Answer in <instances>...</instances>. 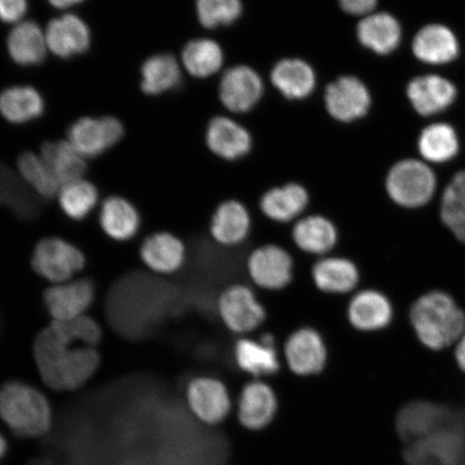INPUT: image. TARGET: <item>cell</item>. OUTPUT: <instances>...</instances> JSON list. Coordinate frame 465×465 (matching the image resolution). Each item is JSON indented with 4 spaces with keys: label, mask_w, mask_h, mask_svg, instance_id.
<instances>
[{
    "label": "cell",
    "mask_w": 465,
    "mask_h": 465,
    "mask_svg": "<svg viewBox=\"0 0 465 465\" xmlns=\"http://www.w3.org/2000/svg\"><path fill=\"white\" fill-rule=\"evenodd\" d=\"M272 83L291 100H302L315 89L316 75L304 61L283 60L272 73Z\"/></svg>",
    "instance_id": "cell-32"
},
{
    "label": "cell",
    "mask_w": 465,
    "mask_h": 465,
    "mask_svg": "<svg viewBox=\"0 0 465 465\" xmlns=\"http://www.w3.org/2000/svg\"><path fill=\"white\" fill-rule=\"evenodd\" d=\"M455 411L428 401H415L403 407L397 418V429L407 444L426 438L449 423Z\"/></svg>",
    "instance_id": "cell-16"
},
{
    "label": "cell",
    "mask_w": 465,
    "mask_h": 465,
    "mask_svg": "<svg viewBox=\"0 0 465 465\" xmlns=\"http://www.w3.org/2000/svg\"><path fill=\"white\" fill-rule=\"evenodd\" d=\"M100 224L106 235L116 242H127L141 228V216L133 203L124 197H108L100 212Z\"/></svg>",
    "instance_id": "cell-28"
},
{
    "label": "cell",
    "mask_w": 465,
    "mask_h": 465,
    "mask_svg": "<svg viewBox=\"0 0 465 465\" xmlns=\"http://www.w3.org/2000/svg\"><path fill=\"white\" fill-rule=\"evenodd\" d=\"M141 258L151 271L171 275L182 270L187 259V249L172 232H159L145 238L141 247Z\"/></svg>",
    "instance_id": "cell-24"
},
{
    "label": "cell",
    "mask_w": 465,
    "mask_h": 465,
    "mask_svg": "<svg viewBox=\"0 0 465 465\" xmlns=\"http://www.w3.org/2000/svg\"><path fill=\"white\" fill-rule=\"evenodd\" d=\"M44 113V98L33 86L15 85L0 93V114L10 124H25Z\"/></svg>",
    "instance_id": "cell-29"
},
{
    "label": "cell",
    "mask_w": 465,
    "mask_h": 465,
    "mask_svg": "<svg viewBox=\"0 0 465 465\" xmlns=\"http://www.w3.org/2000/svg\"><path fill=\"white\" fill-rule=\"evenodd\" d=\"M440 219L457 240L465 243V170L447 185L440 203Z\"/></svg>",
    "instance_id": "cell-35"
},
{
    "label": "cell",
    "mask_w": 465,
    "mask_h": 465,
    "mask_svg": "<svg viewBox=\"0 0 465 465\" xmlns=\"http://www.w3.org/2000/svg\"><path fill=\"white\" fill-rule=\"evenodd\" d=\"M247 272L255 286L275 292L288 288L292 282L294 260L287 249L266 243L249 254Z\"/></svg>",
    "instance_id": "cell-9"
},
{
    "label": "cell",
    "mask_w": 465,
    "mask_h": 465,
    "mask_svg": "<svg viewBox=\"0 0 465 465\" xmlns=\"http://www.w3.org/2000/svg\"><path fill=\"white\" fill-rule=\"evenodd\" d=\"M124 136V126L114 116H84L75 121L68 131V142L84 159L106 153Z\"/></svg>",
    "instance_id": "cell-11"
},
{
    "label": "cell",
    "mask_w": 465,
    "mask_h": 465,
    "mask_svg": "<svg viewBox=\"0 0 465 465\" xmlns=\"http://www.w3.org/2000/svg\"><path fill=\"white\" fill-rule=\"evenodd\" d=\"M223 63V50L211 39L192 40L183 51V66L196 78H206L216 74Z\"/></svg>",
    "instance_id": "cell-36"
},
{
    "label": "cell",
    "mask_w": 465,
    "mask_h": 465,
    "mask_svg": "<svg viewBox=\"0 0 465 465\" xmlns=\"http://www.w3.org/2000/svg\"><path fill=\"white\" fill-rule=\"evenodd\" d=\"M411 322L418 340L431 351L456 344L465 332V313L443 291H431L412 304Z\"/></svg>",
    "instance_id": "cell-2"
},
{
    "label": "cell",
    "mask_w": 465,
    "mask_h": 465,
    "mask_svg": "<svg viewBox=\"0 0 465 465\" xmlns=\"http://www.w3.org/2000/svg\"><path fill=\"white\" fill-rule=\"evenodd\" d=\"M325 104L336 120L351 122L368 114L371 96L366 86L356 77H341L327 87Z\"/></svg>",
    "instance_id": "cell-20"
},
{
    "label": "cell",
    "mask_w": 465,
    "mask_h": 465,
    "mask_svg": "<svg viewBox=\"0 0 465 465\" xmlns=\"http://www.w3.org/2000/svg\"><path fill=\"white\" fill-rule=\"evenodd\" d=\"M57 196L63 213L74 221L89 216L98 202L95 185L84 178L62 185Z\"/></svg>",
    "instance_id": "cell-37"
},
{
    "label": "cell",
    "mask_w": 465,
    "mask_h": 465,
    "mask_svg": "<svg viewBox=\"0 0 465 465\" xmlns=\"http://www.w3.org/2000/svg\"><path fill=\"white\" fill-rule=\"evenodd\" d=\"M232 358L237 368L254 380L274 376L282 369L276 340L270 333L262 335L258 340L240 337L232 348Z\"/></svg>",
    "instance_id": "cell-14"
},
{
    "label": "cell",
    "mask_w": 465,
    "mask_h": 465,
    "mask_svg": "<svg viewBox=\"0 0 465 465\" xmlns=\"http://www.w3.org/2000/svg\"><path fill=\"white\" fill-rule=\"evenodd\" d=\"M0 421L22 439H38L50 432L54 410L36 387L13 381L0 387Z\"/></svg>",
    "instance_id": "cell-3"
},
{
    "label": "cell",
    "mask_w": 465,
    "mask_h": 465,
    "mask_svg": "<svg viewBox=\"0 0 465 465\" xmlns=\"http://www.w3.org/2000/svg\"><path fill=\"white\" fill-rule=\"evenodd\" d=\"M185 399L192 414L211 426L223 422L231 414V393L219 378L194 377L185 388Z\"/></svg>",
    "instance_id": "cell-10"
},
{
    "label": "cell",
    "mask_w": 465,
    "mask_h": 465,
    "mask_svg": "<svg viewBox=\"0 0 465 465\" xmlns=\"http://www.w3.org/2000/svg\"><path fill=\"white\" fill-rule=\"evenodd\" d=\"M40 155L61 185L84 178L86 163L68 141L48 142L43 144Z\"/></svg>",
    "instance_id": "cell-33"
},
{
    "label": "cell",
    "mask_w": 465,
    "mask_h": 465,
    "mask_svg": "<svg viewBox=\"0 0 465 465\" xmlns=\"http://www.w3.org/2000/svg\"><path fill=\"white\" fill-rule=\"evenodd\" d=\"M75 345L54 322L36 337L35 361L40 377L52 391H78L96 373L101 358L95 347Z\"/></svg>",
    "instance_id": "cell-1"
},
{
    "label": "cell",
    "mask_w": 465,
    "mask_h": 465,
    "mask_svg": "<svg viewBox=\"0 0 465 465\" xmlns=\"http://www.w3.org/2000/svg\"><path fill=\"white\" fill-rule=\"evenodd\" d=\"M357 32L360 43L378 54H391L401 40L399 23L388 14L365 16L359 23Z\"/></svg>",
    "instance_id": "cell-31"
},
{
    "label": "cell",
    "mask_w": 465,
    "mask_h": 465,
    "mask_svg": "<svg viewBox=\"0 0 465 465\" xmlns=\"http://www.w3.org/2000/svg\"><path fill=\"white\" fill-rule=\"evenodd\" d=\"M84 0H48V3L56 9L65 10L83 4Z\"/></svg>",
    "instance_id": "cell-45"
},
{
    "label": "cell",
    "mask_w": 465,
    "mask_h": 465,
    "mask_svg": "<svg viewBox=\"0 0 465 465\" xmlns=\"http://www.w3.org/2000/svg\"><path fill=\"white\" fill-rule=\"evenodd\" d=\"M27 10V0H0V21L15 25L25 21Z\"/></svg>",
    "instance_id": "cell-42"
},
{
    "label": "cell",
    "mask_w": 465,
    "mask_h": 465,
    "mask_svg": "<svg viewBox=\"0 0 465 465\" xmlns=\"http://www.w3.org/2000/svg\"><path fill=\"white\" fill-rule=\"evenodd\" d=\"M458 138L452 127L433 124L427 127L420 139V151L424 159L432 163H445L458 153Z\"/></svg>",
    "instance_id": "cell-38"
},
{
    "label": "cell",
    "mask_w": 465,
    "mask_h": 465,
    "mask_svg": "<svg viewBox=\"0 0 465 465\" xmlns=\"http://www.w3.org/2000/svg\"><path fill=\"white\" fill-rule=\"evenodd\" d=\"M311 276L313 286L320 292L331 295L353 292L361 279L356 262L336 255L319 258L312 267Z\"/></svg>",
    "instance_id": "cell-18"
},
{
    "label": "cell",
    "mask_w": 465,
    "mask_h": 465,
    "mask_svg": "<svg viewBox=\"0 0 465 465\" xmlns=\"http://www.w3.org/2000/svg\"><path fill=\"white\" fill-rule=\"evenodd\" d=\"M278 407L274 388L264 381L253 380L242 387L238 398V421L250 431H261L274 422Z\"/></svg>",
    "instance_id": "cell-13"
},
{
    "label": "cell",
    "mask_w": 465,
    "mask_h": 465,
    "mask_svg": "<svg viewBox=\"0 0 465 465\" xmlns=\"http://www.w3.org/2000/svg\"><path fill=\"white\" fill-rule=\"evenodd\" d=\"M217 312L231 333L248 336L266 322L267 312L254 291L242 283L232 284L219 295Z\"/></svg>",
    "instance_id": "cell-6"
},
{
    "label": "cell",
    "mask_w": 465,
    "mask_h": 465,
    "mask_svg": "<svg viewBox=\"0 0 465 465\" xmlns=\"http://www.w3.org/2000/svg\"><path fill=\"white\" fill-rule=\"evenodd\" d=\"M412 50L420 61L439 65L455 60L459 48L455 35L449 28L428 25L417 34Z\"/></svg>",
    "instance_id": "cell-30"
},
{
    "label": "cell",
    "mask_w": 465,
    "mask_h": 465,
    "mask_svg": "<svg viewBox=\"0 0 465 465\" xmlns=\"http://www.w3.org/2000/svg\"><path fill=\"white\" fill-rule=\"evenodd\" d=\"M196 11L203 27L229 25L242 14L241 0H196Z\"/></svg>",
    "instance_id": "cell-40"
},
{
    "label": "cell",
    "mask_w": 465,
    "mask_h": 465,
    "mask_svg": "<svg viewBox=\"0 0 465 465\" xmlns=\"http://www.w3.org/2000/svg\"><path fill=\"white\" fill-rule=\"evenodd\" d=\"M141 74V87L148 95L171 91L182 81V69L176 57L167 54H155L145 60Z\"/></svg>",
    "instance_id": "cell-34"
},
{
    "label": "cell",
    "mask_w": 465,
    "mask_h": 465,
    "mask_svg": "<svg viewBox=\"0 0 465 465\" xmlns=\"http://www.w3.org/2000/svg\"><path fill=\"white\" fill-rule=\"evenodd\" d=\"M17 168L23 179L45 199H52L60 192L62 185L42 155L33 153H23L17 160Z\"/></svg>",
    "instance_id": "cell-39"
},
{
    "label": "cell",
    "mask_w": 465,
    "mask_h": 465,
    "mask_svg": "<svg viewBox=\"0 0 465 465\" xmlns=\"http://www.w3.org/2000/svg\"><path fill=\"white\" fill-rule=\"evenodd\" d=\"M404 457L411 465H465V411H456L444 427L407 444Z\"/></svg>",
    "instance_id": "cell-4"
},
{
    "label": "cell",
    "mask_w": 465,
    "mask_h": 465,
    "mask_svg": "<svg viewBox=\"0 0 465 465\" xmlns=\"http://www.w3.org/2000/svg\"><path fill=\"white\" fill-rule=\"evenodd\" d=\"M346 316L351 328L359 332H378L391 325L393 306L385 293L365 289L352 295L347 305Z\"/></svg>",
    "instance_id": "cell-15"
},
{
    "label": "cell",
    "mask_w": 465,
    "mask_h": 465,
    "mask_svg": "<svg viewBox=\"0 0 465 465\" xmlns=\"http://www.w3.org/2000/svg\"><path fill=\"white\" fill-rule=\"evenodd\" d=\"M74 344L95 347L102 341L103 333L100 324L91 317L83 316L71 322H54Z\"/></svg>",
    "instance_id": "cell-41"
},
{
    "label": "cell",
    "mask_w": 465,
    "mask_h": 465,
    "mask_svg": "<svg viewBox=\"0 0 465 465\" xmlns=\"http://www.w3.org/2000/svg\"><path fill=\"white\" fill-rule=\"evenodd\" d=\"M7 49L11 60L23 67L39 65L49 52L45 33L34 21H22L11 29Z\"/></svg>",
    "instance_id": "cell-25"
},
{
    "label": "cell",
    "mask_w": 465,
    "mask_h": 465,
    "mask_svg": "<svg viewBox=\"0 0 465 465\" xmlns=\"http://www.w3.org/2000/svg\"><path fill=\"white\" fill-rule=\"evenodd\" d=\"M263 93V83L252 68L236 66L229 69L220 84V98L234 113H246L257 104Z\"/></svg>",
    "instance_id": "cell-22"
},
{
    "label": "cell",
    "mask_w": 465,
    "mask_h": 465,
    "mask_svg": "<svg viewBox=\"0 0 465 465\" xmlns=\"http://www.w3.org/2000/svg\"><path fill=\"white\" fill-rule=\"evenodd\" d=\"M252 229V214L246 205L237 200L219 203L209 224L213 240L225 248L241 246L247 241Z\"/></svg>",
    "instance_id": "cell-19"
},
{
    "label": "cell",
    "mask_w": 465,
    "mask_h": 465,
    "mask_svg": "<svg viewBox=\"0 0 465 465\" xmlns=\"http://www.w3.org/2000/svg\"><path fill=\"white\" fill-rule=\"evenodd\" d=\"M207 144L214 154L225 160L234 161L249 153L252 148V137L236 122L219 116L208 125Z\"/></svg>",
    "instance_id": "cell-27"
},
{
    "label": "cell",
    "mask_w": 465,
    "mask_h": 465,
    "mask_svg": "<svg viewBox=\"0 0 465 465\" xmlns=\"http://www.w3.org/2000/svg\"><path fill=\"white\" fill-rule=\"evenodd\" d=\"M85 257L80 249L62 238H45L37 243L32 266L38 275L51 282L73 281L84 269Z\"/></svg>",
    "instance_id": "cell-7"
},
{
    "label": "cell",
    "mask_w": 465,
    "mask_h": 465,
    "mask_svg": "<svg viewBox=\"0 0 465 465\" xmlns=\"http://www.w3.org/2000/svg\"><path fill=\"white\" fill-rule=\"evenodd\" d=\"M45 33L49 51L61 58L84 54L92 44L89 25L80 16L72 14L51 20Z\"/></svg>",
    "instance_id": "cell-17"
},
{
    "label": "cell",
    "mask_w": 465,
    "mask_h": 465,
    "mask_svg": "<svg viewBox=\"0 0 465 465\" xmlns=\"http://www.w3.org/2000/svg\"><path fill=\"white\" fill-rule=\"evenodd\" d=\"M310 205V194L303 185L290 183L262 195L259 206L264 217L279 224L296 223Z\"/></svg>",
    "instance_id": "cell-23"
},
{
    "label": "cell",
    "mask_w": 465,
    "mask_h": 465,
    "mask_svg": "<svg viewBox=\"0 0 465 465\" xmlns=\"http://www.w3.org/2000/svg\"><path fill=\"white\" fill-rule=\"evenodd\" d=\"M341 7L346 13L356 15H369L377 5V0H339Z\"/></svg>",
    "instance_id": "cell-43"
},
{
    "label": "cell",
    "mask_w": 465,
    "mask_h": 465,
    "mask_svg": "<svg viewBox=\"0 0 465 465\" xmlns=\"http://www.w3.org/2000/svg\"><path fill=\"white\" fill-rule=\"evenodd\" d=\"M407 95L417 113L431 115L450 106L455 101L456 89L449 80L439 75H424L411 81Z\"/></svg>",
    "instance_id": "cell-26"
},
{
    "label": "cell",
    "mask_w": 465,
    "mask_h": 465,
    "mask_svg": "<svg viewBox=\"0 0 465 465\" xmlns=\"http://www.w3.org/2000/svg\"><path fill=\"white\" fill-rule=\"evenodd\" d=\"M291 237L302 252L322 258L333 252L340 241L336 224L323 214H310L294 223Z\"/></svg>",
    "instance_id": "cell-21"
},
{
    "label": "cell",
    "mask_w": 465,
    "mask_h": 465,
    "mask_svg": "<svg viewBox=\"0 0 465 465\" xmlns=\"http://www.w3.org/2000/svg\"><path fill=\"white\" fill-rule=\"evenodd\" d=\"M94 298V284L84 278L56 283L45 290L44 295L46 311L58 322L84 316Z\"/></svg>",
    "instance_id": "cell-12"
},
{
    "label": "cell",
    "mask_w": 465,
    "mask_h": 465,
    "mask_svg": "<svg viewBox=\"0 0 465 465\" xmlns=\"http://www.w3.org/2000/svg\"><path fill=\"white\" fill-rule=\"evenodd\" d=\"M389 197L403 208H420L432 200L436 177L428 165L417 160L397 163L386 180Z\"/></svg>",
    "instance_id": "cell-5"
},
{
    "label": "cell",
    "mask_w": 465,
    "mask_h": 465,
    "mask_svg": "<svg viewBox=\"0 0 465 465\" xmlns=\"http://www.w3.org/2000/svg\"><path fill=\"white\" fill-rule=\"evenodd\" d=\"M9 450L8 440L5 435L0 431V462L7 456Z\"/></svg>",
    "instance_id": "cell-46"
},
{
    "label": "cell",
    "mask_w": 465,
    "mask_h": 465,
    "mask_svg": "<svg viewBox=\"0 0 465 465\" xmlns=\"http://www.w3.org/2000/svg\"><path fill=\"white\" fill-rule=\"evenodd\" d=\"M455 356L459 368L465 371V332L456 342Z\"/></svg>",
    "instance_id": "cell-44"
},
{
    "label": "cell",
    "mask_w": 465,
    "mask_h": 465,
    "mask_svg": "<svg viewBox=\"0 0 465 465\" xmlns=\"http://www.w3.org/2000/svg\"><path fill=\"white\" fill-rule=\"evenodd\" d=\"M283 358L291 373L299 377H312L322 373L329 361L327 341L312 327L293 331L283 344Z\"/></svg>",
    "instance_id": "cell-8"
}]
</instances>
